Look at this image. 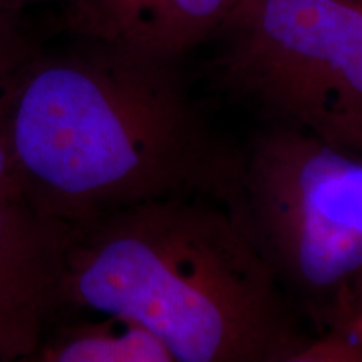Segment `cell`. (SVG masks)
Segmentation results:
<instances>
[{"label":"cell","instance_id":"7a4b0ae2","mask_svg":"<svg viewBox=\"0 0 362 362\" xmlns=\"http://www.w3.org/2000/svg\"><path fill=\"white\" fill-rule=\"evenodd\" d=\"M62 307L133 319L175 362H293L297 309L225 205L170 197L74 226Z\"/></svg>","mask_w":362,"mask_h":362},{"label":"cell","instance_id":"52a82bcc","mask_svg":"<svg viewBox=\"0 0 362 362\" xmlns=\"http://www.w3.org/2000/svg\"><path fill=\"white\" fill-rule=\"evenodd\" d=\"M101 319L62 327L44 339L37 361L45 362H175L168 347L133 319L98 314Z\"/></svg>","mask_w":362,"mask_h":362},{"label":"cell","instance_id":"4fadbf2b","mask_svg":"<svg viewBox=\"0 0 362 362\" xmlns=\"http://www.w3.org/2000/svg\"><path fill=\"white\" fill-rule=\"evenodd\" d=\"M359 155H361V156H362V149H361V153H359Z\"/></svg>","mask_w":362,"mask_h":362},{"label":"cell","instance_id":"3957f363","mask_svg":"<svg viewBox=\"0 0 362 362\" xmlns=\"http://www.w3.org/2000/svg\"><path fill=\"white\" fill-rule=\"evenodd\" d=\"M223 205L292 305L325 325L362 277V156L269 123L240 153Z\"/></svg>","mask_w":362,"mask_h":362},{"label":"cell","instance_id":"9c48e42d","mask_svg":"<svg viewBox=\"0 0 362 362\" xmlns=\"http://www.w3.org/2000/svg\"><path fill=\"white\" fill-rule=\"evenodd\" d=\"M293 362H362V344L336 330L309 337Z\"/></svg>","mask_w":362,"mask_h":362},{"label":"cell","instance_id":"8992f818","mask_svg":"<svg viewBox=\"0 0 362 362\" xmlns=\"http://www.w3.org/2000/svg\"><path fill=\"white\" fill-rule=\"evenodd\" d=\"M238 0H62V27L96 39L181 61L211 40Z\"/></svg>","mask_w":362,"mask_h":362},{"label":"cell","instance_id":"5b68a950","mask_svg":"<svg viewBox=\"0 0 362 362\" xmlns=\"http://www.w3.org/2000/svg\"><path fill=\"white\" fill-rule=\"evenodd\" d=\"M74 226L24 198L0 200V361L33 357L62 307Z\"/></svg>","mask_w":362,"mask_h":362},{"label":"cell","instance_id":"6da1fadb","mask_svg":"<svg viewBox=\"0 0 362 362\" xmlns=\"http://www.w3.org/2000/svg\"><path fill=\"white\" fill-rule=\"evenodd\" d=\"M12 143L24 200L72 226L158 198L225 203L240 170L180 61L86 37L30 62Z\"/></svg>","mask_w":362,"mask_h":362},{"label":"cell","instance_id":"8fae6325","mask_svg":"<svg viewBox=\"0 0 362 362\" xmlns=\"http://www.w3.org/2000/svg\"><path fill=\"white\" fill-rule=\"evenodd\" d=\"M47 2H62V0H0V12L24 16L25 8Z\"/></svg>","mask_w":362,"mask_h":362},{"label":"cell","instance_id":"277c9868","mask_svg":"<svg viewBox=\"0 0 362 362\" xmlns=\"http://www.w3.org/2000/svg\"><path fill=\"white\" fill-rule=\"evenodd\" d=\"M211 40L214 78L270 124L362 148V4L238 0Z\"/></svg>","mask_w":362,"mask_h":362},{"label":"cell","instance_id":"30bf717a","mask_svg":"<svg viewBox=\"0 0 362 362\" xmlns=\"http://www.w3.org/2000/svg\"><path fill=\"white\" fill-rule=\"evenodd\" d=\"M325 327L362 344V277L339 297Z\"/></svg>","mask_w":362,"mask_h":362},{"label":"cell","instance_id":"7c38bea8","mask_svg":"<svg viewBox=\"0 0 362 362\" xmlns=\"http://www.w3.org/2000/svg\"><path fill=\"white\" fill-rule=\"evenodd\" d=\"M354 2H357V4H362V0H354Z\"/></svg>","mask_w":362,"mask_h":362},{"label":"cell","instance_id":"ba28073f","mask_svg":"<svg viewBox=\"0 0 362 362\" xmlns=\"http://www.w3.org/2000/svg\"><path fill=\"white\" fill-rule=\"evenodd\" d=\"M39 51L22 16L0 12V200L24 198L13 156L12 123L27 69Z\"/></svg>","mask_w":362,"mask_h":362}]
</instances>
